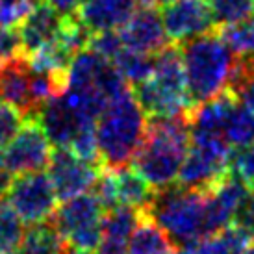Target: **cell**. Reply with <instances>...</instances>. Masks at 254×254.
I'll use <instances>...</instances> for the list:
<instances>
[{"mask_svg":"<svg viewBox=\"0 0 254 254\" xmlns=\"http://www.w3.org/2000/svg\"><path fill=\"white\" fill-rule=\"evenodd\" d=\"M52 9H56L62 17H67V15H74L76 9L80 7L82 0H45Z\"/></svg>","mask_w":254,"mask_h":254,"instance_id":"d6a6232c","label":"cell"},{"mask_svg":"<svg viewBox=\"0 0 254 254\" xmlns=\"http://www.w3.org/2000/svg\"><path fill=\"white\" fill-rule=\"evenodd\" d=\"M89 49L112 62L113 58L125 49V43H123L119 30H106V32L93 34L91 41H89Z\"/></svg>","mask_w":254,"mask_h":254,"instance_id":"f1b7e54d","label":"cell"},{"mask_svg":"<svg viewBox=\"0 0 254 254\" xmlns=\"http://www.w3.org/2000/svg\"><path fill=\"white\" fill-rule=\"evenodd\" d=\"M253 238L238 225L230 223L223 230L193 243L195 254H243Z\"/></svg>","mask_w":254,"mask_h":254,"instance_id":"ffe728a7","label":"cell"},{"mask_svg":"<svg viewBox=\"0 0 254 254\" xmlns=\"http://www.w3.org/2000/svg\"><path fill=\"white\" fill-rule=\"evenodd\" d=\"M69 245L52 219L30 225L22 234L19 254H67Z\"/></svg>","mask_w":254,"mask_h":254,"instance_id":"d6986e66","label":"cell"},{"mask_svg":"<svg viewBox=\"0 0 254 254\" xmlns=\"http://www.w3.org/2000/svg\"><path fill=\"white\" fill-rule=\"evenodd\" d=\"M112 62L117 67V71L121 72V76L127 80V84L134 85V87L148 80L154 72V56L152 54H143V52L127 49V47L121 50Z\"/></svg>","mask_w":254,"mask_h":254,"instance_id":"44dd1931","label":"cell"},{"mask_svg":"<svg viewBox=\"0 0 254 254\" xmlns=\"http://www.w3.org/2000/svg\"><path fill=\"white\" fill-rule=\"evenodd\" d=\"M230 175L238 178L251 193H254V145L236 148L230 156Z\"/></svg>","mask_w":254,"mask_h":254,"instance_id":"484cf974","label":"cell"},{"mask_svg":"<svg viewBox=\"0 0 254 254\" xmlns=\"http://www.w3.org/2000/svg\"><path fill=\"white\" fill-rule=\"evenodd\" d=\"M139 0H82L76 17L91 34L121 30L134 15Z\"/></svg>","mask_w":254,"mask_h":254,"instance_id":"9a60e30c","label":"cell"},{"mask_svg":"<svg viewBox=\"0 0 254 254\" xmlns=\"http://www.w3.org/2000/svg\"><path fill=\"white\" fill-rule=\"evenodd\" d=\"M104 215L106 210L95 197V193L85 191L65 200L50 219L54 221L71 251L93 253L99 249L104 234Z\"/></svg>","mask_w":254,"mask_h":254,"instance_id":"8992f818","label":"cell"},{"mask_svg":"<svg viewBox=\"0 0 254 254\" xmlns=\"http://www.w3.org/2000/svg\"><path fill=\"white\" fill-rule=\"evenodd\" d=\"M134 95L147 117L190 115L193 104L188 95L182 47L169 43L154 54L152 76L134 87Z\"/></svg>","mask_w":254,"mask_h":254,"instance_id":"277c9868","label":"cell"},{"mask_svg":"<svg viewBox=\"0 0 254 254\" xmlns=\"http://www.w3.org/2000/svg\"><path fill=\"white\" fill-rule=\"evenodd\" d=\"M147 113L143 112L134 91H123L108 102L95 125L102 169L130 165L147 134Z\"/></svg>","mask_w":254,"mask_h":254,"instance_id":"7a4b0ae2","label":"cell"},{"mask_svg":"<svg viewBox=\"0 0 254 254\" xmlns=\"http://www.w3.org/2000/svg\"><path fill=\"white\" fill-rule=\"evenodd\" d=\"M208 2L212 6L217 28L241 22L254 15V0H208Z\"/></svg>","mask_w":254,"mask_h":254,"instance_id":"d4e9b609","label":"cell"},{"mask_svg":"<svg viewBox=\"0 0 254 254\" xmlns=\"http://www.w3.org/2000/svg\"><path fill=\"white\" fill-rule=\"evenodd\" d=\"M52 143L34 117L26 119L21 130L4 148H0V169L11 177L37 173L49 167Z\"/></svg>","mask_w":254,"mask_h":254,"instance_id":"9c48e42d","label":"cell"},{"mask_svg":"<svg viewBox=\"0 0 254 254\" xmlns=\"http://www.w3.org/2000/svg\"><path fill=\"white\" fill-rule=\"evenodd\" d=\"M243 254H254V243H253V241H251V245L245 249V253H243Z\"/></svg>","mask_w":254,"mask_h":254,"instance_id":"836d02e7","label":"cell"},{"mask_svg":"<svg viewBox=\"0 0 254 254\" xmlns=\"http://www.w3.org/2000/svg\"><path fill=\"white\" fill-rule=\"evenodd\" d=\"M97 251H99V254H128V241L119 240V238L102 236Z\"/></svg>","mask_w":254,"mask_h":254,"instance_id":"1f68e13d","label":"cell"},{"mask_svg":"<svg viewBox=\"0 0 254 254\" xmlns=\"http://www.w3.org/2000/svg\"><path fill=\"white\" fill-rule=\"evenodd\" d=\"M160 13L169 41L177 45L217 28L208 0H175L165 4Z\"/></svg>","mask_w":254,"mask_h":254,"instance_id":"30bf717a","label":"cell"},{"mask_svg":"<svg viewBox=\"0 0 254 254\" xmlns=\"http://www.w3.org/2000/svg\"><path fill=\"white\" fill-rule=\"evenodd\" d=\"M9 254H17V253H9Z\"/></svg>","mask_w":254,"mask_h":254,"instance_id":"8d00e7d4","label":"cell"},{"mask_svg":"<svg viewBox=\"0 0 254 254\" xmlns=\"http://www.w3.org/2000/svg\"><path fill=\"white\" fill-rule=\"evenodd\" d=\"M67 254H91V253H76V251H71V249H69V253Z\"/></svg>","mask_w":254,"mask_h":254,"instance_id":"d590c367","label":"cell"},{"mask_svg":"<svg viewBox=\"0 0 254 254\" xmlns=\"http://www.w3.org/2000/svg\"><path fill=\"white\" fill-rule=\"evenodd\" d=\"M169 2H175V0H156L158 6H160V4H169Z\"/></svg>","mask_w":254,"mask_h":254,"instance_id":"e575fe53","label":"cell"},{"mask_svg":"<svg viewBox=\"0 0 254 254\" xmlns=\"http://www.w3.org/2000/svg\"><path fill=\"white\" fill-rule=\"evenodd\" d=\"M251 58H253V60H254V56H251Z\"/></svg>","mask_w":254,"mask_h":254,"instance_id":"74e56055","label":"cell"},{"mask_svg":"<svg viewBox=\"0 0 254 254\" xmlns=\"http://www.w3.org/2000/svg\"><path fill=\"white\" fill-rule=\"evenodd\" d=\"M0 102L17 108L26 119L36 117L37 108L32 99V67L24 54L15 56L0 67Z\"/></svg>","mask_w":254,"mask_h":254,"instance_id":"4fadbf2b","label":"cell"},{"mask_svg":"<svg viewBox=\"0 0 254 254\" xmlns=\"http://www.w3.org/2000/svg\"><path fill=\"white\" fill-rule=\"evenodd\" d=\"M127 49L143 54H158L169 45L167 32L163 28L162 13L158 11L156 0H139L134 15L119 30Z\"/></svg>","mask_w":254,"mask_h":254,"instance_id":"7c38bea8","label":"cell"},{"mask_svg":"<svg viewBox=\"0 0 254 254\" xmlns=\"http://www.w3.org/2000/svg\"><path fill=\"white\" fill-rule=\"evenodd\" d=\"M22 234V219L4 198H0V254L15 253L21 245Z\"/></svg>","mask_w":254,"mask_h":254,"instance_id":"cb8c5ba5","label":"cell"},{"mask_svg":"<svg viewBox=\"0 0 254 254\" xmlns=\"http://www.w3.org/2000/svg\"><path fill=\"white\" fill-rule=\"evenodd\" d=\"M62 24L64 17L56 9H52L45 0H39L32 13L19 26L21 52L24 56H30L41 49L43 45L54 41L62 32Z\"/></svg>","mask_w":254,"mask_h":254,"instance_id":"2e32d148","label":"cell"},{"mask_svg":"<svg viewBox=\"0 0 254 254\" xmlns=\"http://www.w3.org/2000/svg\"><path fill=\"white\" fill-rule=\"evenodd\" d=\"M19 54H22L19 32H15L13 28L0 26V67L6 65L9 60H13Z\"/></svg>","mask_w":254,"mask_h":254,"instance_id":"f546056e","label":"cell"},{"mask_svg":"<svg viewBox=\"0 0 254 254\" xmlns=\"http://www.w3.org/2000/svg\"><path fill=\"white\" fill-rule=\"evenodd\" d=\"M191 143L188 115L150 117L147 134L130 165L152 188L162 190L178 180V173Z\"/></svg>","mask_w":254,"mask_h":254,"instance_id":"6da1fadb","label":"cell"},{"mask_svg":"<svg viewBox=\"0 0 254 254\" xmlns=\"http://www.w3.org/2000/svg\"><path fill=\"white\" fill-rule=\"evenodd\" d=\"M225 139L230 147L243 148L254 145V113L243 104H236L230 119L225 127Z\"/></svg>","mask_w":254,"mask_h":254,"instance_id":"7402d4cb","label":"cell"},{"mask_svg":"<svg viewBox=\"0 0 254 254\" xmlns=\"http://www.w3.org/2000/svg\"><path fill=\"white\" fill-rule=\"evenodd\" d=\"M232 223L240 226L241 230H245L254 240V193H247V197L243 198V202L234 215Z\"/></svg>","mask_w":254,"mask_h":254,"instance_id":"4dcf8cb0","label":"cell"},{"mask_svg":"<svg viewBox=\"0 0 254 254\" xmlns=\"http://www.w3.org/2000/svg\"><path fill=\"white\" fill-rule=\"evenodd\" d=\"M148 213L169 236L175 247L198 243L208 238L206 191L191 190L178 182L171 184L156 190Z\"/></svg>","mask_w":254,"mask_h":254,"instance_id":"5b68a950","label":"cell"},{"mask_svg":"<svg viewBox=\"0 0 254 254\" xmlns=\"http://www.w3.org/2000/svg\"><path fill=\"white\" fill-rule=\"evenodd\" d=\"M39 0H0V26L19 28Z\"/></svg>","mask_w":254,"mask_h":254,"instance_id":"4316f807","label":"cell"},{"mask_svg":"<svg viewBox=\"0 0 254 254\" xmlns=\"http://www.w3.org/2000/svg\"><path fill=\"white\" fill-rule=\"evenodd\" d=\"M26 117L17 108L0 102V148H4L13 139V135L21 130Z\"/></svg>","mask_w":254,"mask_h":254,"instance_id":"83f0119b","label":"cell"},{"mask_svg":"<svg viewBox=\"0 0 254 254\" xmlns=\"http://www.w3.org/2000/svg\"><path fill=\"white\" fill-rule=\"evenodd\" d=\"M175 249V243L162 226L150 217V213L143 212L128 240V254H173Z\"/></svg>","mask_w":254,"mask_h":254,"instance_id":"ac0fdd59","label":"cell"},{"mask_svg":"<svg viewBox=\"0 0 254 254\" xmlns=\"http://www.w3.org/2000/svg\"><path fill=\"white\" fill-rule=\"evenodd\" d=\"M34 119L41 125V128L45 130V134L49 135L50 143L54 147L65 148L71 145L82 128L93 125V123H85L78 117L74 110L67 104L64 95L43 104Z\"/></svg>","mask_w":254,"mask_h":254,"instance_id":"5bb4252c","label":"cell"},{"mask_svg":"<svg viewBox=\"0 0 254 254\" xmlns=\"http://www.w3.org/2000/svg\"><path fill=\"white\" fill-rule=\"evenodd\" d=\"M232 152L234 148L223 135L191 134L177 182L191 190L210 191L228 175Z\"/></svg>","mask_w":254,"mask_h":254,"instance_id":"52a82bcc","label":"cell"},{"mask_svg":"<svg viewBox=\"0 0 254 254\" xmlns=\"http://www.w3.org/2000/svg\"><path fill=\"white\" fill-rule=\"evenodd\" d=\"M180 47L188 95L193 108L225 91L238 56L221 37L219 28L182 43Z\"/></svg>","mask_w":254,"mask_h":254,"instance_id":"3957f363","label":"cell"},{"mask_svg":"<svg viewBox=\"0 0 254 254\" xmlns=\"http://www.w3.org/2000/svg\"><path fill=\"white\" fill-rule=\"evenodd\" d=\"M4 197L26 225L47 221L58 210V197L52 180L43 171L13 177Z\"/></svg>","mask_w":254,"mask_h":254,"instance_id":"ba28073f","label":"cell"},{"mask_svg":"<svg viewBox=\"0 0 254 254\" xmlns=\"http://www.w3.org/2000/svg\"><path fill=\"white\" fill-rule=\"evenodd\" d=\"M112 173L119 204L148 212V208L156 197V188H152L132 165L113 169Z\"/></svg>","mask_w":254,"mask_h":254,"instance_id":"e0dca14e","label":"cell"},{"mask_svg":"<svg viewBox=\"0 0 254 254\" xmlns=\"http://www.w3.org/2000/svg\"><path fill=\"white\" fill-rule=\"evenodd\" d=\"M219 34L236 56H254V15L236 24L221 26Z\"/></svg>","mask_w":254,"mask_h":254,"instance_id":"603a6c76","label":"cell"},{"mask_svg":"<svg viewBox=\"0 0 254 254\" xmlns=\"http://www.w3.org/2000/svg\"><path fill=\"white\" fill-rule=\"evenodd\" d=\"M49 169V177L52 180L56 197L62 202L76 195H82L89 188H93L99 175L104 171L100 165L80 160L74 152L65 147L52 148Z\"/></svg>","mask_w":254,"mask_h":254,"instance_id":"8fae6325","label":"cell"}]
</instances>
